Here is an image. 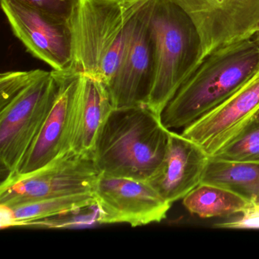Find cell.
<instances>
[{"mask_svg": "<svg viewBox=\"0 0 259 259\" xmlns=\"http://www.w3.org/2000/svg\"><path fill=\"white\" fill-rule=\"evenodd\" d=\"M171 130L148 106L113 108L93 151L102 175L148 182L163 163Z\"/></svg>", "mask_w": 259, "mask_h": 259, "instance_id": "obj_1", "label": "cell"}, {"mask_svg": "<svg viewBox=\"0 0 259 259\" xmlns=\"http://www.w3.org/2000/svg\"><path fill=\"white\" fill-rule=\"evenodd\" d=\"M151 0H80L72 19L73 71L108 86L119 69L138 15Z\"/></svg>", "mask_w": 259, "mask_h": 259, "instance_id": "obj_2", "label": "cell"}, {"mask_svg": "<svg viewBox=\"0 0 259 259\" xmlns=\"http://www.w3.org/2000/svg\"><path fill=\"white\" fill-rule=\"evenodd\" d=\"M259 66L253 38L226 45L206 57L182 84L161 114L168 130L189 126L237 91Z\"/></svg>", "mask_w": 259, "mask_h": 259, "instance_id": "obj_3", "label": "cell"}, {"mask_svg": "<svg viewBox=\"0 0 259 259\" xmlns=\"http://www.w3.org/2000/svg\"><path fill=\"white\" fill-rule=\"evenodd\" d=\"M151 22L154 72L147 106L161 116L168 103L196 69L201 45L189 16L169 0H156Z\"/></svg>", "mask_w": 259, "mask_h": 259, "instance_id": "obj_4", "label": "cell"}, {"mask_svg": "<svg viewBox=\"0 0 259 259\" xmlns=\"http://www.w3.org/2000/svg\"><path fill=\"white\" fill-rule=\"evenodd\" d=\"M60 72L53 70L0 107V161L13 172L40 133L57 98Z\"/></svg>", "mask_w": 259, "mask_h": 259, "instance_id": "obj_5", "label": "cell"}, {"mask_svg": "<svg viewBox=\"0 0 259 259\" xmlns=\"http://www.w3.org/2000/svg\"><path fill=\"white\" fill-rule=\"evenodd\" d=\"M101 175L93 153L80 154L69 150L31 174L3 180L0 206L13 207L47 198L93 192Z\"/></svg>", "mask_w": 259, "mask_h": 259, "instance_id": "obj_6", "label": "cell"}, {"mask_svg": "<svg viewBox=\"0 0 259 259\" xmlns=\"http://www.w3.org/2000/svg\"><path fill=\"white\" fill-rule=\"evenodd\" d=\"M169 1L185 12L199 34L201 55L198 65L222 47L253 38L259 29V0Z\"/></svg>", "mask_w": 259, "mask_h": 259, "instance_id": "obj_7", "label": "cell"}, {"mask_svg": "<svg viewBox=\"0 0 259 259\" xmlns=\"http://www.w3.org/2000/svg\"><path fill=\"white\" fill-rule=\"evenodd\" d=\"M15 35L34 57L59 72L73 70L72 22L55 17L19 0H1Z\"/></svg>", "mask_w": 259, "mask_h": 259, "instance_id": "obj_8", "label": "cell"}, {"mask_svg": "<svg viewBox=\"0 0 259 259\" xmlns=\"http://www.w3.org/2000/svg\"><path fill=\"white\" fill-rule=\"evenodd\" d=\"M156 0L139 12L123 59L107 86L113 108L147 106L154 72L152 13Z\"/></svg>", "mask_w": 259, "mask_h": 259, "instance_id": "obj_9", "label": "cell"}, {"mask_svg": "<svg viewBox=\"0 0 259 259\" xmlns=\"http://www.w3.org/2000/svg\"><path fill=\"white\" fill-rule=\"evenodd\" d=\"M100 224L132 227L159 223L166 218L171 203L145 181L100 176L93 191Z\"/></svg>", "mask_w": 259, "mask_h": 259, "instance_id": "obj_10", "label": "cell"}, {"mask_svg": "<svg viewBox=\"0 0 259 259\" xmlns=\"http://www.w3.org/2000/svg\"><path fill=\"white\" fill-rule=\"evenodd\" d=\"M258 109L259 66L233 95L183 128L181 134L213 157L248 126Z\"/></svg>", "mask_w": 259, "mask_h": 259, "instance_id": "obj_11", "label": "cell"}, {"mask_svg": "<svg viewBox=\"0 0 259 259\" xmlns=\"http://www.w3.org/2000/svg\"><path fill=\"white\" fill-rule=\"evenodd\" d=\"M81 73L60 72L57 98L40 133L17 167L6 178H16L46 166L70 150L77 92Z\"/></svg>", "mask_w": 259, "mask_h": 259, "instance_id": "obj_12", "label": "cell"}, {"mask_svg": "<svg viewBox=\"0 0 259 259\" xmlns=\"http://www.w3.org/2000/svg\"><path fill=\"white\" fill-rule=\"evenodd\" d=\"M209 157L198 144L171 130L163 163L148 183L171 204L183 199L201 184Z\"/></svg>", "mask_w": 259, "mask_h": 259, "instance_id": "obj_13", "label": "cell"}, {"mask_svg": "<svg viewBox=\"0 0 259 259\" xmlns=\"http://www.w3.org/2000/svg\"><path fill=\"white\" fill-rule=\"evenodd\" d=\"M113 109L107 86L99 80L81 73L70 150L80 154L93 153L100 130Z\"/></svg>", "mask_w": 259, "mask_h": 259, "instance_id": "obj_14", "label": "cell"}, {"mask_svg": "<svg viewBox=\"0 0 259 259\" xmlns=\"http://www.w3.org/2000/svg\"><path fill=\"white\" fill-rule=\"evenodd\" d=\"M96 205L92 192L72 194L26 203L13 207H1V228L31 225L53 217Z\"/></svg>", "mask_w": 259, "mask_h": 259, "instance_id": "obj_15", "label": "cell"}, {"mask_svg": "<svg viewBox=\"0 0 259 259\" xmlns=\"http://www.w3.org/2000/svg\"><path fill=\"white\" fill-rule=\"evenodd\" d=\"M201 183L221 186L259 206V163L209 157Z\"/></svg>", "mask_w": 259, "mask_h": 259, "instance_id": "obj_16", "label": "cell"}, {"mask_svg": "<svg viewBox=\"0 0 259 259\" xmlns=\"http://www.w3.org/2000/svg\"><path fill=\"white\" fill-rule=\"evenodd\" d=\"M183 203L189 213L204 219L242 213L254 207L229 189L203 183L189 192Z\"/></svg>", "mask_w": 259, "mask_h": 259, "instance_id": "obj_17", "label": "cell"}, {"mask_svg": "<svg viewBox=\"0 0 259 259\" xmlns=\"http://www.w3.org/2000/svg\"><path fill=\"white\" fill-rule=\"evenodd\" d=\"M210 157L228 161L259 163V122L253 119L233 142Z\"/></svg>", "mask_w": 259, "mask_h": 259, "instance_id": "obj_18", "label": "cell"}, {"mask_svg": "<svg viewBox=\"0 0 259 259\" xmlns=\"http://www.w3.org/2000/svg\"><path fill=\"white\" fill-rule=\"evenodd\" d=\"M48 72L41 69L4 72L0 76V107Z\"/></svg>", "mask_w": 259, "mask_h": 259, "instance_id": "obj_19", "label": "cell"}, {"mask_svg": "<svg viewBox=\"0 0 259 259\" xmlns=\"http://www.w3.org/2000/svg\"><path fill=\"white\" fill-rule=\"evenodd\" d=\"M55 17L72 22L80 0H19Z\"/></svg>", "mask_w": 259, "mask_h": 259, "instance_id": "obj_20", "label": "cell"}, {"mask_svg": "<svg viewBox=\"0 0 259 259\" xmlns=\"http://www.w3.org/2000/svg\"><path fill=\"white\" fill-rule=\"evenodd\" d=\"M213 227L218 228L259 230V210L251 207L241 213L239 218L226 222L218 223Z\"/></svg>", "mask_w": 259, "mask_h": 259, "instance_id": "obj_21", "label": "cell"}, {"mask_svg": "<svg viewBox=\"0 0 259 259\" xmlns=\"http://www.w3.org/2000/svg\"><path fill=\"white\" fill-rule=\"evenodd\" d=\"M253 39H254L257 44H259V29L257 30V32L254 34V37H253Z\"/></svg>", "mask_w": 259, "mask_h": 259, "instance_id": "obj_22", "label": "cell"}, {"mask_svg": "<svg viewBox=\"0 0 259 259\" xmlns=\"http://www.w3.org/2000/svg\"><path fill=\"white\" fill-rule=\"evenodd\" d=\"M253 119L256 121V122H259V109L257 110V112H256L255 114H254Z\"/></svg>", "mask_w": 259, "mask_h": 259, "instance_id": "obj_23", "label": "cell"}, {"mask_svg": "<svg viewBox=\"0 0 259 259\" xmlns=\"http://www.w3.org/2000/svg\"><path fill=\"white\" fill-rule=\"evenodd\" d=\"M254 208L257 209V210H259V206H257V207H254Z\"/></svg>", "mask_w": 259, "mask_h": 259, "instance_id": "obj_24", "label": "cell"}, {"mask_svg": "<svg viewBox=\"0 0 259 259\" xmlns=\"http://www.w3.org/2000/svg\"><path fill=\"white\" fill-rule=\"evenodd\" d=\"M98 1H108V0H98Z\"/></svg>", "mask_w": 259, "mask_h": 259, "instance_id": "obj_25", "label": "cell"}]
</instances>
